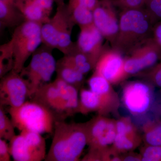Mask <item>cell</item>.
<instances>
[{
    "instance_id": "1",
    "label": "cell",
    "mask_w": 161,
    "mask_h": 161,
    "mask_svg": "<svg viewBox=\"0 0 161 161\" xmlns=\"http://www.w3.org/2000/svg\"><path fill=\"white\" fill-rule=\"evenodd\" d=\"M45 161H78L87 145L86 122L56 120Z\"/></svg>"
},
{
    "instance_id": "2",
    "label": "cell",
    "mask_w": 161,
    "mask_h": 161,
    "mask_svg": "<svg viewBox=\"0 0 161 161\" xmlns=\"http://www.w3.org/2000/svg\"><path fill=\"white\" fill-rule=\"evenodd\" d=\"M119 31L113 46L122 54H129L141 43L153 37L155 21L144 7L122 10Z\"/></svg>"
},
{
    "instance_id": "3",
    "label": "cell",
    "mask_w": 161,
    "mask_h": 161,
    "mask_svg": "<svg viewBox=\"0 0 161 161\" xmlns=\"http://www.w3.org/2000/svg\"><path fill=\"white\" fill-rule=\"evenodd\" d=\"M76 25L70 13L67 5H59L53 17L41 28L42 43L53 49H58L64 55L76 49V42L72 40L71 35Z\"/></svg>"
},
{
    "instance_id": "4",
    "label": "cell",
    "mask_w": 161,
    "mask_h": 161,
    "mask_svg": "<svg viewBox=\"0 0 161 161\" xmlns=\"http://www.w3.org/2000/svg\"><path fill=\"white\" fill-rule=\"evenodd\" d=\"M8 112L15 128L20 132L29 131L53 134L56 119L51 111L31 100L18 107H9Z\"/></svg>"
},
{
    "instance_id": "5",
    "label": "cell",
    "mask_w": 161,
    "mask_h": 161,
    "mask_svg": "<svg viewBox=\"0 0 161 161\" xmlns=\"http://www.w3.org/2000/svg\"><path fill=\"white\" fill-rule=\"evenodd\" d=\"M42 25L26 20L15 28L9 41L14 59L12 70L20 74L27 60L42 44Z\"/></svg>"
},
{
    "instance_id": "6",
    "label": "cell",
    "mask_w": 161,
    "mask_h": 161,
    "mask_svg": "<svg viewBox=\"0 0 161 161\" xmlns=\"http://www.w3.org/2000/svg\"><path fill=\"white\" fill-rule=\"evenodd\" d=\"M53 50L42 43L32 55L29 64L20 73L27 82L29 98L41 86L49 83L56 72L57 61Z\"/></svg>"
},
{
    "instance_id": "7",
    "label": "cell",
    "mask_w": 161,
    "mask_h": 161,
    "mask_svg": "<svg viewBox=\"0 0 161 161\" xmlns=\"http://www.w3.org/2000/svg\"><path fill=\"white\" fill-rule=\"evenodd\" d=\"M153 87L145 80L129 81L124 85L121 101L131 115L142 117L151 109L154 101Z\"/></svg>"
},
{
    "instance_id": "8",
    "label": "cell",
    "mask_w": 161,
    "mask_h": 161,
    "mask_svg": "<svg viewBox=\"0 0 161 161\" xmlns=\"http://www.w3.org/2000/svg\"><path fill=\"white\" fill-rule=\"evenodd\" d=\"M11 157L15 161H42L46 158V144L40 133L20 132L9 142Z\"/></svg>"
},
{
    "instance_id": "9",
    "label": "cell",
    "mask_w": 161,
    "mask_h": 161,
    "mask_svg": "<svg viewBox=\"0 0 161 161\" xmlns=\"http://www.w3.org/2000/svg\"><path fill=\"white\" fill-rule=\"evenodd\" d=\"M161 59V46L153 37L141 43L125 58V69L128 77L151 68Z\"/></svg>"
},
{
    "instance_id": "10",
    "label": "cell",
    "mask_w": 161,
    "mask_h": 161,
    "mask_svg": "<svg viewBox=\"0 0 161 161\" xmlns=\"http://www.w3.org/2000/svg\"><path fill=\"white\" fill-rule=\"evenodd\" d=\"M1 79L0 105L19 107L29 98L27 82L19 73L12 70Z\"/></svg>"
},
{
    "instance_id": "11",
    "label": "cell",
    "mask_w": 161,
    "mask_h": 161,
    "mask_svg": "<svg viewBox=\"0 0 161 161\" xmlns=\"http://www.w3.org/2000/svg\"><path fill=\"white\" fill-rule=\"evenodd\" d=\"M125 58L114 48L104 47L95 64L94 71L112 84L118 85L125 80L128 75L125 69Z\"/></svg>"
},
{
    "instance_id": "12",
    "label": "cell",
    "mask_w": 161,
    "mask_h": 161,
    "mask_svg": "<svg viewBox=\"0 0 161 161\" xmlns=\"http://www.w3.org/2000/svg\"><path fill=\"white\" fill-rule=\"evenodd\" d=\"M47 108L57 120H65L70 114L65 94L53 81L44 85L30 98Z\"/></svg>"
},
{
    "instance_id": "13",
    "label": "cell",
    "mask_w": 161,
    "mask_h": 161,
    "mask_svg": "<svg viewBox=\"0 0 161 161\" xmlns=\"http://www.w3.org/2000/svg\"><path fill=\"white\" fill-rule=\"evenodd\" d=\"M86 125L89 148H107L113 144L117 135L115 119L98 115Z\"/></svg>"
},
{
    "instance_id": "14",
    "label": "cell",
    "mask_w": 161,
    "mask_h": 161,
    "mask_svg": "<svg viewBox=\"0 0 161 161\" xmlns=\"http://www.w3.org/2000/svg\"><path fill=\"white\" fill-rule=\"evenodd\" d=\"M93 13L94 25L112 47L119 31V19L115 6L109 0H100Z\"/></svg>"
},
{
    "instance_id": "15",
    "label": "cell",
    "mask_w": 161,
    "mask_h": 161,
    "mask_svg": "<svg viewBox=\"0 0 161 161\" xmlns=\"http://www.w3.org/2000/svg\"><path fill=\"white\" fill-rule=\"evenodd\" d=\"M90 89L96 93L103 107V115L110 114H118L120 100L112 85L101 75L93 73L88 80Z\"/></svg>"
},
{
    "instance_id": "16",
    "label": "cell",
    "mask_w": 161,
    "mask_h": 161,
    "mask_svg": "<svg viewBox=\"0 0 161 161\" xmlns=\"http://www.w3.org/2000/svg\"><path fill=\"white\" fill-rule=\"evenodd\" d=\"M79 28L80 31L76 42L77 48L88 55L96 64L105 47L104 38L94 23Z\"/></svg>"
},
{
    "instance_id": "17",
    "label": "cell",
    "mask_w": 161,
    "mask_h": 161,
    "mask_svg": "<svg viewBox=\"0 0 161 161\" xmlns=\"http://www.w3.org/2000/svg\"><path fill=\"white\" fill-rule=\"evenodd\" d=\"M54 0H15L14 5L27 21L43 24L50 19Z\"/></svg>"
},
{
    "instance_id": "18",
    "label": "cell",
    "mask_w": 161,
    "mask_h": 161,
    "mask_svg": "<svg viewBox=\"0 0 161 161\" xmlns=\"http://www.w3.org/2000/svg\"><path fill=\"white\" fill-rule=\"evenodd\" d=\"M26 21L14 4L0 1V24L2 28L14 29Z\"/></svg>"
},
{
    "instance_id": "19",
    "label": "cell",
    "mask_w": 161,
    "mask_h": 161,
    "mask_svg": "<svg viewBox=\"0 0 161 161\" xmlns=\"http://www.w3.org/2000/svg\"><path fill=\"white\" fill-rule=\"evenodd\" d=\"M79 93L78 113L87 115L97 112L98 115H103V107L98 95L92 90L81 88Z\"/></svg>"
},
{
    "instance_id": "20",
    "label": "cell",
    "mask_w": 161,
    "mask_h": 161,
    "mask_svg": "<svg viewBox=\"0 0 161 161\" xmlns=\"http://www.w3.org/2000/svg\"><path fill=\"white\" fill-rule=\"evenodd\" d=\"M57 78L75 86L80 91L84 81V75L69 64L64 62L61 59L57 61L56 68Z\"/></svg>"
},
{
    "instance_id": "21",
    "label": "cell",
    "mask_w": 161,
    "mask_h": 161,
    "mask_svg": "<svg viewBox=\"0 0 161 161\" xmlns=\"http://www.w3.org/2000/svg\"><path fill=\"white\" fill-rule=\"evenodd\" d=\"M60 59L84 75L94 69L95 66L92 58L88 55L79 51L77 47L71 53L64 55Z\"/></svg>"
},
{
    "instance_id": "22",
    "label": "cell",
    "mask_w": 161,
    "mask_h": 161,
    "mask_svg": "<svg viewBox=\"0 0 161 161\" xmlns=\"http://www.w3.org/2000/svg\"><path fill=\"white\" fill-rule=\"evenodd\" d=\"M142 138L138 132L128 134H117L112 149L119 154L133 151L141 145Z\"/></svg>"
},
{
    "instance_id": "23",
    "label": "cell",
    "mask_w": 161,
    "mask_h": 161,
    "mask_svg": "<svg viewBox=\"0 0 161 161\" xmlns=\"http://www.w3.org/2000/svg\"><path fill=\"white\" fill-rule=\"evenodd\" d=\"M145 144L161 147V120H149L142 127Z\"/></svg>"
},
{
    "instance_id": "24",
    "label": "cell",
    "mask_w": 161,
    "mask_h": 161,
    "mask_svg": "<svg viewBox=\"0 0 161 161\" xmlns=\"http://www.w3.org/2000/svg\"><path fill=\"white\" fill-rule=\"evenodd\" d=\"M68 8L72 19L79 27L88 26L94 23V17L92 10L80 6H75L70 8L68 7Z\"/></svg>"
},
{
    "instance_id": "25",
    "label": "cell",
    "mask_w": 161,
    "mask_h": 161,
    "mask_svg": "<svg viewBox=\"0 0 161 161\" xmlns=\"http://www.w3.org/2000/svg\"><path fill=\"white\" fill-rule=\"evenodd\" d=\"M14 59L9 41L0 47V78L14 69Z\"/></svg>"
},
{
    "instance_id": "26",
    "label": "cell",
    "mask_w": 161,
    "mask_h": 161,
    "mask_svg": "<svg viewBox=\"0 0 161 161\" xmlns=\"http://www.w3.org/2000/svg\"><path fill=\"white\" fill-rule=\"evenodd\" d=\"M14 125L11 118L5 113L3 107L0 106V138L11 141L16 135Z\"/></svg>"
},
{
    "instance_id": "27",
    "label": "cell",
    "mask_w": 161,
    "mask_h": 161,
    "mask_svg": "<svg viewBox=\"0 0 161 161\" xmlns=\"http://www.w3.org/2000/svg\"><path fill=\"white\" fill-rule=\"evenodd\" d=\"M136 76L142 77L153 86L161 89V59L154 66L141 72Z\"/></svg>"
},
{
    "instance_id": "28",
    "label": "cell",
    "mask_w": 161,
    "mask_h": 161,
    "mask_svg": "<svg viewBox=\"0 0 161 161\" xmlns=\"http://www.w3.org/2000/svg\"><path fill=\"white\" fill-rule=\"evenodd\" d=\"M140 154L142 161H161V147L145 144Z\"/></svg>"
},
{
    "instance_id": "29",
    "label": "cell",
    "mask_w": 161,
    "mask_h": 161,
    "mask_svg": "<svg viewBox=\"0 0 161 161\" xmlns=\"http://www.w3.org/2000/svg\"><path fill=\"white\" fill-rule=\"evenodd\" d=\"M116 132L118 134H128L138 132L137 128L130 117H122L115 120Z\"/></svg>"
},
{
    "instance_id": "30",
    "label": "cell",
    "mask_w": 161,
    "mask_h": 161,
    "mask_svg": "<svg viewBox=\"0 0 161 161\" xmlns=\"http://www.w3.org/2000/svg\"><path fill=\"white\" fill-rule=\"evenodd\" d=\"M144 7L156 23L161 21V0H146Z\"/></svg>"
},
{
    "instance_id": "31",
    "label": "cell",
    "mask_w": 161,
    "mask_h": 161,
    "mask_svg": "<svg viewBox=\"0 0 161 161\" xmlns=\"http://www.w3.org/2000/svg\"><path fill=\"white\" fill-rule=\"evenodd\" d=\"M115 7L121 10L136 9L144 7L146 0H109Z\"/></svg>"
},
{
    "instance_id": "32",
    "label": "cell",
    "mask_w": 161,
    "mask_h": 161,
    "mask_svg": "<svg viewBox=\"0 0 161 161\" xmlns=\"http://www.w3.org/2000/svg\"><path fill=\"white\" fill-rule=\"evenodd\" d=\"M100 0H69L68 7L80 6L93 11L98 6Z\"/></svg>"
},
{
    "instance_id": "33",
    "label": "cell",
    "mask_w": 161,
    "mask_h": 161,
    "mask_svg": "<svg viewBox=\"0 0 161 161\" xmlns=\"http://www.w3.org/2000/svg\"><path fill=\"white\" fill-rule=\"evenodd\" d=\"M6 141L0 138V161H11L9 144Z\"/></svg>"
},
{
    "instance_id": "34",
    "label": "cell",
    "mask_w": 161,
    "mask_h": 161,
    "mask_svg": "<svg viewBox=\"0 0 161 161\" xmlns=\"http://www.w3.org/2000/svg\"><path fill=\"white\" fill-rule=\"evenodd\" d=\"M121 155L122 161H142L141 154L133 152V151L125 153Z\"/></svg>"
},
{
    "instance_id": "35",
    "label": "cell",
    "mask_w": 161,
    "mask_h": 161,
    "mask_svg": "<svg viewBox=\"0 0 161 161\" xmlns=\"http://www.w3.org/2000/svg\"><path fill=\"white\" fill-rule=\"evenodd\" d=\"M153 37L161 46V21L156 23L153 26Z\"/></svg>"
},
{
    "instance_id": "36",
    "label": "cell",
    "mask_w": 161,
    "mask_h": 161,
    "mask_svg": "<svg viewBox=\"0 0 161 161\" xmlns=\"http://www.w3.org/2000/svg\"><path fill=\"white\" fill-rule=\"evenodd\" d=\"M64 1L65 0H54L55 3H56L57 4V6L64 4L65 3H64Z\"/></svg>"
},
{
    "instance_id": "37",
    "label": "cell",
    "mask_w": 161,
    "mask_h": 161,
    "mask_svg": "<svg viewBox=\"0 0 161 161\" xmlns=\"http://www.w3.org/2000/svg\"><path fill=\"white\" fill-rule=\"evenodd\" d=\"M0 1L3 2V3L14 4L15 0H0Z\"/></svg>"
}]
</instances>
